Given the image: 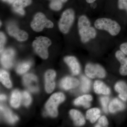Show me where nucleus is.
Masks as SVG:
<instances>
[{
    "mask_svg": "<svg viewBox=\"0 0 127 127\" xmlns=\"http://www.w3.org/2000/svg\"><path fill=\"white\" fill-rule=\"evenodd\" d=\"M21 101L26 106H28L31 102L32 98L31 95L26 91H24L22 94Z\"/></svg>",
    "mask_w": 127,
    "mask_h": 127,
    "instance_id": "bb28decb",
    "label": "nucleus"
},
{
    "mask_svg": "<svg viewBox=\"0 0 127 127\" xmlns=\"http://www.w3.org/2000/svg\"><path fill=\"white\" fill-rule=\"evenodd\" d=\"M62 2L61 0H52L50 4V8L54 10H59L62 7Z\"/></svg>",
    "mask_w": 127,
    "mask_h": 127,
    "instance_id": "cd10ccee",
    "label": "nucleus"
},
{
    "mask_svg": "<svg viewBox=\"0 0 127 127\" xmlns=\"http://www.w3.org/2000/svg\"><path fill=\"white\" fill-rule=\"evenodd\" d=\"M92 96L89 95H85L79 96L74 101V103L77 106L82 105L86 108L91 106L90 102L92 100Z\"/></svg>",
    "mask_w": 127,
    "mask_h": 127,
    "instance_id": "6ab92c4d",
    "label": "nucleus"
},
{
    "mask_svg": "<svg viewBox=\"0 0 127 127\" xmlns=\"http://www.w3.org/2000/svg\"><path fill=\"white\" fill-rule=\"evenodd\" d=\"M1 22H0V26H1Z\"/></svg>",
    "mask_w": 127,
    "mask_h": 127,
    "instance_id": "4c0bfd02",
    "label": "nucleus"
},
{
    "mask_svg": "<svg viewBox=\"0 0 127 127\" xmlns=\"http://www.w3.org/2000/svg\"><path fill=\"white\" fill-rule=\"evenodd\" d=\"M0 79L2 84L8 88L12 86L11 81L9 78V74L5 71L1 70L0 72Z\"/></svg>",
    "mask_w": 127,
    "mask_h": 127,
    "instance_id": "b1692460",
    "label": "nucleus"
},
{
    "mask_svg": "<svg viewBox=\"0 0 127 127\" xmlns=\"http://www.w3.org/2000/svg\"><path fill=\"white\" fill-rule=\"evenodd\" d=\"M68 0H61V1L62 2H66Z\"/></svg>",
    "mask_w": 127,
    "mask_h": 127,
    "instance_id": "e433bc0d",
    "label": "nucleus"
},
{
    "mask_svg": "<svg viewBox=\"0 0 127 127\" xmlns=\"http://www.w3.org/2000/svg\"><path fill=\"white\" fill-rule=\"evenodd\" d=\"M120 49L125 55H127V42H125L121 44Z\"/></svg>",
    "mask_w": 127,
    "mask_h": 127,
    "instance_id": "473e14b6",
    "label": "nucleus"
},
{
    "mask_svg": "<svg viewBox=\"0 0 127 127\" xmlns=\"http://www.w3.org/2000/svg\"><path fill=\"white\" fill-rule=\"evenodd\" d=\"M7 32L9 35L14 37L16 39L20 41L26 40L28 37V35L26 32L20 30L14 23H10L7 26Z\"/></svg>",
    "mask_w": 127,
    "mask_h": 127,
    "instance_id": "6e6552de",
    "label": "nucleus"
},
{
    "mask_svg": "<svg viewBox=\"0 0 127 127\" xmlns=\"http://www.w3.org/2000/svg\"><path fill=\"white\" fill-rule=\"evenodd\" d=\"M78 26L81 41L83 43H87L96 37V30L91 26V22L86 16L83 15L79 17Z\"/></svg>",
    "mask_w": 127,
    "mask_h": 127,
    "instance_id": "f257e3e1",
    "label": "nucleus"
},
{
    "mask_svg": "<svg viewBox=\"0 0 127 127\" xmlns=\"http://www.w3.org/2000/svg\"><path fill=\"white\" fill-rule=\"evenodd\" d=\"M81 82V90L83 92H88L91 88V82L90 79L84 76H82Z\"/></svg>",
    "mask_w": 127,
    "mask_h": 127,
    "instance_id": "393cba45",
    "label": "nucleus"
},
{
    "mask_svg": "<svg viewBox=\"0 0 127 127\" xmlns=\"http://www.w3.org/2000/svg\"><path fill=\"white\" fill-rule=\"evenodd\" d=\"M85 72L87 76L90 78H102L106 76L104 68L99 64H88L85 68Z\"/></svg>",
    "mask_w": 127,
    "mask_h": 127,
    "instance_id": "0eeeda50",
    "label": "nucleus"
},
{
    "mask_svg": "<svg viewBox=\"0 0 127 127\" xmlns=\"http://www.w3.org/2000/svg\"><path fill=\"white\" fill-rule=\"evenodd\" d=\"M125 108V104L117 98H115L112 100L109 106V111L112 113H114L117 111H122Z\"/></svg>",
    "mask_w": 127,
    "mask_h": 127,
    "instance_id": "aec40b11",
    "label": "nucleus"
},
{
    "mask_svg": "<svg viewBox=\"0 0 127 127\" xmlns=\"http://www.w3.org/2000/svg\"><path fill=\"white\" fill-rule=\"evenodd\" d=\"M21 101V94L18 90L12 92L11 97L10 104L12 106L15 108L18 107Z\"/></svg>",
    "mask_w": 127,
    "mask_h": 127,
    "instance_id": "4be33fe9",
    "label": "nucleus"
},
{
    "mask_svg": "<svg viewBox=\"0 0 127 127\" xmlns=\"http://www.w3.org/2000/svg\"><path fill=\"white\" fill-rule=\"evenodd\" d=\"M108 123L107 119L105 116H103L100 117L98 120V123L95 126L97 127H107L108 125Z\"/></svg>",
    "mask_w": 127,
    "mask_h": 127,
    "instance_id": "c85d7f7f",
    "label": "nucleus"
},
{
    "mask_svg": "<svg viewBox=\"0 0 127 127\" xmlns=\"http://www.w3.org/2000/svg\"><path fill=\"white\" fill-rule=\"evenodd\" d=\"M6 97L5 95H3V94H1L0 95V98L1 101L2 100H5L6 99Z\"/></svg>",
    "mask_w": 127,
    "mask_h": 127,
    "instance_id": "72a5a7b5",
    "label": "nucleus"
},
{
    "mask_svg": "<svg viewBox=\"0 0 127 127\" xmlns=\"http://www.w3.org/2000/svg\"><path fill=\"white\" fill-rule=\"evenodd\" d=\"M115 56L121 64L119 70L120 74L123 76L127 75V57L122 51H118L116 52Z\"/></svg>",
    "mask_w": 127,
    "mask_h": 127,
    "instance_id": "4468645a",
    "label": "nucleus"
},
{
    "mask_svg": "<svg viewBox=\"0 0 127 127\" xmlns=\"http://www.w3.org/2000/svg\"><path fill=\"white\" fill-rule=\"evenodd\" d=\"M31 27L34 31H42L45 28H52L54 26L52 22L48 20L41 12H38L34 16L31 24Z\"/></svg>",
    "mask_w": 127,
    "mask_h": 127,
    "instance_id": "423d86ee",
    "label": "nucleus"
},
{
    "mask_svg": "<svg viewBox=\"0 0 127 127\" xmlns=\"http://www.w3.org/2000/svg\"><path fill=\"white\" fill-rule=\"evenodd\" d=\"M49 38L45 36L36 37L32 43V47L35 52L43 59H47L48 57V48L51 45Z\"/></svg>",
    "mask_w": 127,
    "mask_h": 127,
    "instance_id": "7ed1b4c3",
    "label": "nucleus"
},
{
    "mask_svg": "<svg viewBox=\"0 0 127 127\" xmlns=\"http://www.w3.org/2000/svg\"><path fill=\"white\" fill-rule=\"evenodd\" d=\"M64 61L69 66L73 75H76L79 74L81 67L76 58L73 56H67L64 58Z\"/></svg>",
    "mask_w": 127,
    "mask_h": 127,
    "instance_id": "f8f14e48",
    "label": "nucleus"
},
{
    "mask_svg": "<svg viewBox=\"0 0 127 127\" xmlns=\"http://www.w3.org/2000/svg\"><path fill=\"white\" fill-rule=\"evenodd\" d=\"M70 114L75 125L77 126H82L85 124L86 123L85 118L79 111L75 109H71L70 111Z\"/></svg>",
    "mask_w": 127,
    "mask_h": 127,
    "instance_id": "f3484780",
    "label": "nucleus"
},
{
    "mask_svg": "<svg viewBox=\"0 0 127 127\" xmlns=\"http://www.w3.org/2000/svg\"><path fill=\"white\" fill-rule=\"evenodd\" d=\"M23 81L24 85L32 92H36L39 91L37 85V78L34 74L30 73L25 75L23 76Z\"/></svg>",
    "mask_w": 127,
    "mask_h": 127,
    "instance_id": "9d476101",
    "label": "nucleus"
},
{
    "mask_svg": "<svg viewBox=\"0 0 127 127\" xmlns=\"http://www.w3.org/2000/svg\"><path fill=\"white\" fill-rule=\"evenodd\" d=\"M115 90L119 93V97L123 100H127V84L125 82L119 81L115 84Z\"/></svg>",
    "mask_w": 127,
    "mask_h": 127,
    "instance_id": "dca6fc26",
    "label": "nucleus"
},
{
    "mask_svg": "<svg viewBox=\"0 0 127 127\" xmlns=\"http://www.w3.org/2000/svg\"><path fill=\"white\" fill-rule=\"evenodd\" d=\"M31 63L30 62H25L21 63L17 67L16 72L18 74H22L26 72L31 67Z\"/></svg>",
    "mask_w": 127,
    "mask_h": 127,
    "instance_id": "a878e982",
    "label": "nucleus"
},
{
    "mask_svg": "<svg viewBox=\"0 0 127 127\" xmlns=\"http://www.w3.org/2000/svg\"><path fill=\"white\" fill-rule=\"evenodd\" d=\"M32 0H16L13 3L12 6L14 11L22 15L25 14L23 8L31 4Z\"/></svg>",
    "mask_w": 127,
    "mask_h": 127,
    "instance_id": "2eb2a0df",
    "label": "nucleus"
},
{
    "mask_svg": "<svg viewBox=\"0 0 127 127\" xmlns=\"http://www.w3.org/2000/svg\"><path fill=\"white\" fill-rule=\"evenodd\" d=\"M79 84V81L76 78L71 77H66L62 79L60 86L63 89L68 90L76 87Z\"/></svg>",
    "mask_w": 127,
    "mask_h": 127,
    "instance_id": "ddd939ff",
    "label": "nucleus"
},
{
    "mask_svg": "<svg viewBox=\"0 0 127 127\" xmlns=\"http://www.w3.org/2000/svg\"><path fill=\"white\" fill-rule=\"evenodd\" d=\"M94 91L98 94L108 95L110 93V89L107 87L102 82L96 81L94 86Z\"/></svg>",
    "mask_w": 127,
    "mask_h": 127,
    "instance_id": "a211bd4d",
    "label": "nucleus"
},
{
    "mask_svg": "<svg viewBox=\"0 0 127 127\" xmlns=\"http://www.w3.org/2000/svg\"><path fill=\"white\" fill-rule=\"evenodd\" d=\"M6 38L5 34L2 32H1L0 34V53H1L3 51L5 43Z\"/></svg>",
    "mask_w": 127,
    "mask_h": 127,
    "instance_id": "7c9ffc66",
    "label": "nucleus"
},
{
    "mask_svg": "<svg viewBox=\"0 0 127 127\" xmlns=\"http://www.w3.org/2000/svg\"><path fill=\"white\" fill-rule=\"evenodd\" d=\"M109 98L107 97H102L100 98V101L104 112L107 113V104L109 101Z\"/></svg>",
    "mask_w": 127,
    "mask_h": 127,
    "instance_id": "c756f323",
    "label": "nucleus"
},
{
    "mask_svg": "<svg viewBox=\"0 0 127 127\" xmlns=\"http://www.w3.org/2000/svg\"><path fill=\"white\" fill-rule=\"evenodd\" d=\"M75 12L72 9L64 11L58 23L59 30L64 34H67L70 31L75 20Z\"/></svg>",
    "mask_w": 127,
    "mask_h": 127,
    "instance_id": "39448f33",
    "label": "nucleus"
},
{
    "mask_svg": "<svg viewBox=\"0 0 127 127\" xmlns=\"http://www.w3.org/2000/svg\"><path fill=\"white\" fill-rule=\"evenodd\" d=\"M56 76V73L52 70H48L45 74V89L48 93H51L55 88Z\"/></svg>",
    "mask_w": 127,
    "mask_h": 127,
    "instance_id": "9b49d317",
    "label": "nucleus"
},
{
    "mask_svg": "<svg viewBox=\"0 0 127 127\" xmlns=\"http://www.w3.org/2000/svg\"><path fill=\"white\" fill-rule=\"evenodd\" d=\"M100 111L97 108H93L87 111L86 118L90 120L91 123H93L100 118Z\"/></svg>",
    "mask_w": 127,
    "mask_h": 127,
    "instance_id": "5701e85b",
    "label": "nucleus"
},
{
    "mask_svg": "<svg viewBox=\"0 0 127 127\" xmlns=\"http://www.w3.org/2000/svg\"><path fill=\"white\" fill-rule=\"evenodd\" d=\"M95 28L98 30L106 31L111 35L116 36L121 31V27L116 21L110 18H98L94 23Z\"/></svg>",
    "mask_w": 127,
    "mask_h": 127,
    "instance_id": "f03ea898",
    "label": "nucleus"
},
{
    "mask_svg": "<svg viewBox=\"0 0 127 127\" xmlns=\"http://www.w3.org/2000/svg\"><path fill=\"white\" fill-rule=\"evenodd\" d=\"M65 99V95L62 93H57L53 94L46 104V109L47 113L53 117H57L58 114V107Z\"/></svg>",
    "mask_w": 127,
    "mask_h": 127,
    "instance_id": "20e7f679",
    "label": "nucleus"
},
{
    "mask_svg": "<svg viewBox=\"0 0 127 127\" xmlns=\"http://www.w3.org/2000/svg\"><path fill=\"white\" fill-rule=\"evenodd\" d=\"M2 1L5 2H9V3H14L16 0H2Z\"/></svg>",
    "mask_w": 127,
    "mask_h": 127,
    "instance_id": "f704fd0d",
    "label": "nucleus"
},
{
    "mask_svg": "<svg viewBox=\"0 0 127 127\" xmlns=\"http://www.w3.org/2000/svg\"><path fill=\"white\" fill-rule=\"evenodd\" d=\"M0 110L5 119L8 122L11 124H14L18 120V117L13 114L10 110L6 107L1 106Z\"/></svg>",
    "mask_w": 127,
    "mask_h": 127,
    "instance_id": "412c9836",
    "label": "nucleus"
},
{
    "mask_svg": "<svg viewBox=\"0 0 127 127\" xmlns=\"http://www.w3.org/2000/svg\"><path fill=\"white\" fill-rule=\"evenodd\" d=\"M86 1L88 3H92L95 1L96 0H86Z\"/></svg>",
    "mask_w": 127,
    "mask_h": 127,
    "instance_id": "c9c22d12",
    "label": "nucleus"
},
{
    "mask_svg": "<svg viewBox=\"0 0 127 127\" xmlns=\"http://www.w3.org/2000/svg\"><path fill=\"white\" fill-rule=\"evenodd\" d=\"M1 56V63L2 66L6 68H11L13 64L15 52L12 48H8L3 51Z\"/></svg>",
    "mask_w": 127,
    "mask_h": 127,
    "instance_id": "1a4fd4ad",
    "label": "nucleus"
},
{
    "mask_svg": "<svg viewBox=\"0 0 127 127\" xmlns=\"http://www.w3.org/2000/svg\"><path fill=\"white\" fill-rule=\"evenodd\" d=\"M118 6L120 10H125L127 12V0H118Z\"/></svg>",
    "mask_w": 127,
    "mask_h": 127,
    "instance_id": "2f4dec72",
    "label": "nucleus"
}]
</instances>
